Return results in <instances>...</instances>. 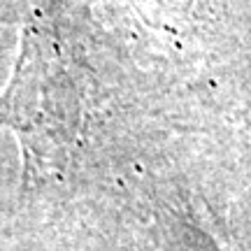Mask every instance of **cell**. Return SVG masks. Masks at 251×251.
<instances>
[{
  "mask_svg": "<svg viewBox=\"0 0 251 251\" xmlns=\"http://www.w3.org/2000/svg\"><path fill=\"white\" fill-rule=\"evenodd\" d=\"M0 117L21 144L26 172L47 175L68 163L79 133V96L56 47L37 30H24Z\"/></svg>",
  "mask_w": 251,
  "mask_h": 251,
  "instance_id": "6da1fadb",
  "label": "cell"
}]
</instances>
